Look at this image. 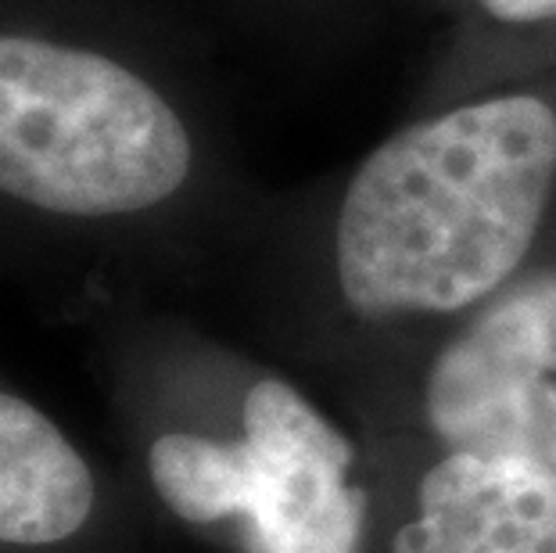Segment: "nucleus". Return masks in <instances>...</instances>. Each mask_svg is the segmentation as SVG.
<instances>
[{
	"mask_svg": "<svg viewBox=\"0 0 556 553\" xmlns=\"http://www.w3.org/2000/svg\"><path fill=\"white\" fill-rule=\"evenodd\" d=\"M556 73V0H467L413 87L409 115Z\"/></svg>",
	"mask_w": 556,
	"mask_h": 553,
	"instance_id": "0eeeda50",
	"label": "nucleus"
},
{
	"mask_svg": "<svg viewBox=\"0 0 556 553\" xmlns=\"http://www.w3.org/2000/svg\"><path fill=\"white\" fill-rule=\"evenodd\" d=\"M112 532V497L79 442L0 388V553H76Z\"/></svg>",
	"mask_w": 556,
	"mask_h": 553,
	"instance_id": "423d86ee",
	"label": "nucleus"
},
{
	"mask_svg": "<svg viewBox=\"0 0 556 553\" xmlns=\"http://www.w3.org/2000/svg\"><path fill=\"white\" fill-rule=\"evenodd\" d=\"M334 403L359 442L520 456L556 475V259Z\"/></svg>",
	"mask_w": 556,
	"mask_h": 553,
	"instance_id": "20e7f679",
	"label": "nucleus"
},
{
	"mask_svg": "<svg viewBox=\"0 0 556 553\" xmlns=\"http://www.w3.org/2000/svg\"><path fill=\"white\" fill-rule=\"evenodd\" d=\"M180 90L112 47L0 33V194L87 230H151L212 187Z\"/></svg>",
	"mask_w": 556,
	"mask_h": 553,
	"instance_id": "7ed1b4c3",
	"label": "nucleus"
},
{
	"mask_svg": "<svg viewBox=\"0 0 556 553\" xmlns=\"http://www.w3.org/2000/svg\"><path fill=\"white\" fill-rule=\"evenodd\" d=\"M274 4L299 29H313L327 43L330 37H338V33L352 29L363 0H274Z\"/></svg>",
	"mask_w": 556,
	"mask_h": 553,
	"instance_id": "6e6552de",
	"label": "nucleus"
},
{
	"mask_svg": "<svg viewBox=\"0 0 556 553\" xmlns=\"http://www.w3.org/2000/svg\"><path fill=\"white\" fill-rule=\"evenodd\" d=\"M269 341L334 399L556 259V73L406 115L258 219Z\"/></svg>",
	"mask_w": 556,
	"mask_h": 553,
	"instance_id": "f257e3e1",
	"label": "nucleus"
},
{
	"mask_svg": "<svg viewBox=\"0 0 556 553\" xmlns=\"http://www.w3.org/2000/svg\"><path fill=\"white\" fill-rule=\"evenodd\" d=\"M409 4H417V8H424V11H431V15L453 18L456 11L467 4V0H409Z\"/></svg>",
	"mask_w": 556,
	"mask_h": 553,
	"instance_id": "1a4fd4ad",
	"label": "nucleus"
},
{
	"mask_svg": "<svg viewBox=\"0 0 556 553\" xmlns=\"http://www.w3.org/2000/svg\"><path fill=\"white\" fill-rule=\"evenodd\" d=\"M370 553H556V475L500 453L370 445Z\"/></svg>",
	"mask_w": 556,
	"mask_h": 553,
	"instance_id": "39448f33",
	"label": "nucleus"
},
{
	"mask_svg": "<svg viewBox=\"0 0 556 553\" xmlns=\"http://www.w3.org/2000/svg\"><path fill=\"white\" fill-rule=\"evenodd\" d=\"M129 439L155 507L227 553H370L366 450L291 367L208 341H144Z\"/></svg>",
	"mask_w": 556,
	"mask_h": 553,
	"instance_id": "f03ea898",
	"label": "nucleus"
}]
</instances>
